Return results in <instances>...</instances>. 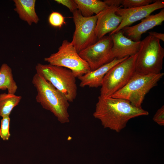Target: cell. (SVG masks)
<instances>
[{
    "mask_svg": "<svg viewBox=\"0 0 164 164\" xmlns=\"http://www.w3.org/2000/svg\"><path fill=\"white\" fill-rule=\"evenodd\" d=\"M153 0H123L124 8H135L147 5L154 2Z\"/></svg>",
    "mask_w": 164,
    "mask_h": 164,
    "instance_id": "44dd1931",
    "label": "cell"
},
{
    "mask_svg": "<svg viewBox=\"0 0 164 164\" xmlns=\"http://www.w3.org/2000/svg\"><path fill=\"white\" fill-rule=\"evenodd\" d=\"M141 21L136 25L123 28L121 30L124 34L134 41H140L142 34L154 27L162 24L164 21V9L158 13L150 15Z\"/></svg>",
    "mask_w": 164,
    "mask_h": 164,
    "instance_id": "4fadbf2b",
    "label": "cell"
},
{
    "mask_svg": "<svg viewBox=\"0 0 164 164\" xmlns=\"http://www.w3.org/2000/svg\"><path fill=\"white\" fill-rule=\"evenodd\" d=\"M32 82L37 91L36 101L43 108L51 112L61 123L69 122L70 104L64 95L40 74L36 73Z\"/></svg>",
    "mask_w": 164,
    "mask_h": 164,
    "instance_id": "7a4b0ae2",
    "label": "cell"
},
{
    "mask_svg": "<svg viewBox=\"0 0 164 164\" xmlns=\"http://www.w3.org/2000/svg\"><path fill=\"white\" fill-rule=\"evenodd\" d=\"M149 35H151L154 37L159 39L160 40L164 41V34L161 33H158L155 32H149Z\"/></svg>",
    "mask_w": 164,
    "mask_h": 164,
    "instance_id": "d4e9b609",
    "label": "cell"
},
{
    "mask_svg": "<svg viewBox=\"0 0 164 164\" xmlns=\"http://www.w3.org/2000/svg\"><path fill=\"white\" fill-rule=\"evenodd\" d=\"M137 55L128 57L107 72L102 81L100 96L111 97L126 85L135 72Z\"/></svg>",
    "mask_w": 164,
    "mask_h": 164,
    "instance_id": "8992f818",
    "label": "cell"
},
{
    "mask_svg": "<svg viewBox=\"0 0 164 164\" xmlns=\"http://www.w3.org/2000/svg\"><path fill=\"white\" fill-rule=\"evenodd\" d=\"M122 6H108L97 15L95 33L98 39L115 30L120 25L122 18L116 12Z\"/></svg>",
    "mask_w": 164,
    "mask_h": 164,
    "instance_id": "8fae6325",
    "label": "cell"
},
{
    "mask_svg": "<svg viewBox=\"0 0 164 164\" xmlns=\"http://www.w3.org/2000/svg\"><path fill=\"white\" fill-rule=\"evenodd\" d=\"M21 96L15 94H0V116L3 118L9 116L13 108L17 105L22 99Z\"/></svg>",
    "mask_w": 164,
    "mask_h": 164,
    "instance_id": "ac0fdd59",
    "label": "cell"
},
{
    "mask_svg": "<svg viewBox=\"0 0 164 164\" xmlns=\"http://www.w3.org/2000/svg\"><path fill=\"white\" fill-rule=\"evenodd\" d=\"M77 9L84 17L97 15L108 6L105 2L98 0H74Z\"/></svg>",
    "mask_w": 164,
    "mask_h": 164,
    "instance_id": "2e32d148",
    "label": "cell"
},
{
    "mask_svg": "<svg viewBox=\"0 0 164 164\" xmlns=\"http://www.w3.org/2000/svg\"><path fill=\"white\" fill-rule=\"evenodd\" d=\"M128 57L121 59L114 58L97 69L90 71L78 77L80 81V86L84 87L87 86L90 87L95 88L101 86L103 78L107 72L113 66Z\"/></svg>",
    "mask_w": 164,
    "mask_h": 164,
    "instance_id": "5bb4252c",
    "label": "cell"
},
{
    "mask_svg": "<svg viewBox=\"0 0 164 164\" xmlns=\"http://www.w3.org/2000/svg\"><path fill=\"white\" fill-rule=\"evenodd\" d=\"M149 114L147 111L133 105L125 99L100 95L93 115L104 128L119 132L131 119Z\"/></svg>",
    "mask_w": 164,
    "mask_h": 164,
    "instance_id": "6da1fadb",
    "label": "cell"
},
{
    "mask_svg": "<svg viewBox=\"0 0 164 164\" xmlns=\"http://www.w3.org/2000/svg\"><path fill=\"white\" fill-rule=\"evenodd\" d=\"M10 121L9 116L4 117L1 120L0 136L4 140H8L10 136L9 131Z\"/></svg>",
    "mask_w": 164,
    "mask_h": 164,
    "instance_id": "ffe728a7",
    "label": "cell"
},
{
    "mask_svg": "<svg viewBox=\"0 0 164 164\" xmlns=\"http://www.w3.org/2000/svg\"><path fill=\"white\" fill-rule=\"evenodd\" d=\"M17 89L11 68L7 64H3L0 68V89H7L8 93L15 94Z\"/></svg>",
    "mask_w": 164,
    "mask_h": 164,
    "instance_id": "e0dca14e",
    "label": "cell"
},
{
    "mask_svg": "<svg viewBox=\"0 0 164 164\" xmlns=\"http://www.w3.org/2000/svg\"><path fill=\"white\" fill-rule=\"evenodd\" d=\"M35 69L36 73L64 94L69 102L75 99L77 94L76 77L71 70L49 64L38 63Z\"/></svg>",
    "mask_w": 164,
    "mask_h": 164,
    "instance_id": "5b68a950",
    "label": "cell"
},
{
    "mask_svg": "<svg viewBox=\"0 0 164 164\" xmlns=\"http://www.w3.org/2000/svg\"><path fill=\"white\" fill-rule=\"evenodd\" d=\"M137 55L135 65L136 72L145 75L161 73L164 49L159 40L148 35L141 41Z\"/></svg>",
    "mask_w": 164,
    "mask_h": 164,
    "instance_id": "3957f363",
    "label": "cell"
},
{
    "mask_svg": "<svg viewBox=\"0 0 164 164\" xmlns=\"http://www.w3.org/2000/svg\"><path fill=\"white\" fill-rule=\"evenodd\" d=\"M48 21L51 25L56 27L60 28L66 23L63 16L61 13L56 12H53L50 14Z\"/></svg>",
    "mask_w": 164,
    "mask_h": 164,
    "instance_id": "d6986e66",
    "label": "cell"
},
{
    "mask_svg": "<svg viewBox=\"0 0 164 164\" xmlns=\"http://www.w3.org/2000/svg\"><path fill=\"white\" fill-rule=\"evenodd\" d=\"M153 120L161 126L164 125V106H162L158 109L154 116Z\"/></svg>",
    "mask_w": 164,
    "mask_h": 164,
    "instance_id": "7402d4cb",
    "label": "cell"
},
{
    "mask_svg": "<svg viewBox=\"0 0 164 164\" xmlns=\"http://www.w3.org/2000/svg\"><path fill=\"white\" fill-rule=\"evenodd\" d=\"M72 13L75 30L71 42L79 53L97 41L95 33L97 17H84L78 9Z\"/></svg>",
    "mask_w": 164,
    "mask_h": 164,
    "instance_id": "ba28073f",
    "label": "cell"
},
{
    "mask_svg": "<svg viewBox=\"0 0 164 164\" xmlns=\"http://www.w3.org/2000/svg\"><path fill=\"white\" fill-rule=\"evenodd\" d=\"M14 10L20 18L26 22L30 26L32 23H37L39 18L35 9V0H14Z\"/></svg>",
    "mask_w": 164,
    "mask_h": 164,
    "instance_id": "9a60e30c",
    "label": "cell"
},
{
    "mask_svg": "<svg viewBox=\"0 0 164 164\" xmlns=\"http://www.w3.org/2000/svg\"><path fill=\"white\" fill-rule=\"evenodd\" d=\"M104 1L108 6L118 7L122 5L123 0H106Z\"/></svg>",
    "mask_w": 164,
    "mask_h": 164,
    "instance_id": "cb8c5ba5",
    "label": "cell"
},
{
    "mask_svg": "<svg viewBox=\"0 0 164 164\" xmlns=\"http://www.w3.org/2000/svg\"><path fill=\"white\" fill-rule=\"evenodd\" d=\"M57 3L67 7L72 12L77 10V6L74 0H55Z\"/></svg>",
    "mask_w": 164,
    "mask_h": 164,
    "instance_id": "603a6c76",
    "label": "cell"
},
{
    "mask_svg": "<svg viewBox=\"0 0 164 164\" xmlns=\"http://www.w3.org/2000/svg\"><path fill=\"white\" fill-rule=\"evenodd\" d=\"M113 43L110 36H105L78 53L87 62L91 71L94 70L114 59L111 52Z\"/></svg>",
    "mask_w": 164,
    "mask_h": 164,
    "instance_id": "9c48e42d",
    "label": "cell"
},
{
    "mask_svg": "<svg viewBox=\"0 0 164 164\" xmlns=\"http://www.w3.org/2000/svg\"><path fill=\"white\" fill-rule=\"evenodd\" d=\"M164 7L163 0H155L149 5L131 8H119L116 13L122 18V21L118 27L109 35L116 33L123 28L129 26L134 22L150 15L154 11Z\"/></svg>",
    "mask_w": 164,
    "mask_h": 164,
    "instance_id": "30bf717a",
    "label": "cell"
},
{
    "mask_svg": "<svg viewBox=\"0 0 164 164\" xmlns=\"http://www.w3.org/2000/svg\"><path fill=\"white\" fill-rule=\"evenodd\" d=\"M164 74L161 73L145 75L135 72L126 85L111 97L124 99L136 107H142L146 94L157 85Z\"/></svg>",
    "mask_w": 164,
    "mask_h": 164,
    "instance_id": "277c9868",
    "label": "cell"
},
{
    "mask_svg": "<svg viewBox=\"0 0 164 164\" xmlns=\"http://www.w3.org/2000/svg\"><path fill=\"white\" fill-rule=\"evenodd\" d=\"M44 60L49 64L70 70L76 77L91 71L87 62L80 57L71 42L67 40L63 41L57 52Z\"/></svg>",
    "mask_w": 164,
    "mask_h": 164,
    "instance_id": "52a82bcc",
    "label": "cell"
},
{
    "mask_svg": "<svg viewBox=\"0 0 164 164\" xmlns=\"http://www.w3.org/2000/svg\"><path fill=\"white\" fill-rule=\"evenodd\" d=\"M109 36L113 43L111 52L114 59H122L135 55L138 52L141 41L132 40L125 36L122 30Z\"/></svg>",
    "mask_w": 164,
    "mask_h": 164,
    "instance_id": "7c38bea8",
    "label": "cell"
}]
</instances>
